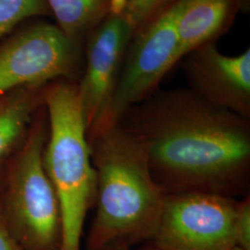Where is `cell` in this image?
Listing matches in <instances>:
<instances>
[{
  "label": "cell",
  "instance_id": "1",
  "mask_svg": "<svg viewBox=\"0 0 250 250\" xmlns=\"http://www.w3.org/2000/svg\"><path fill=\"white\" fill-rule=\"evenodd\" d=\"M119 124L142 145L165 195L250 194V119L181 87L159 90L127 109Z\"/></svg>",
  "mask_w": 250,
  "mask_h": 250
},
{
  "label": "cell",
  "instance_id": "2",
  "mask_svg": "<svg viewBox=\"0 0 250 250\" xmlns=\"http://www.w3.org/2000/svg\"><path fill=\"white\" fill-rule=\"evenodd\" d=\"M87 139L97 194L86 250H132L151 241L166 195L152 176L142 145L119 123Z\"/></svg>",
  "mask_w": 250,
  "mask_h": 250
},
{
  "label": "cell",
  "instance_id": "3",
  "mask_svg": "<svg viewBox=\"0 0 250 250\" xmlns=\"http://www.w3.org/2000/svg\"><path fill=\"white\" fill-rule=\"evenodd\" d=\"M41 99L48 118L43 162L61 206V250H81L84 221L96 202L97 177L78 83L54 81L45 85Z\"/></svg>",
  "mask_w": 250,
  "mask_h": 250
},
{
  "label": "cell",
  "instance_id": "4",
  "mask_svg": "<svg viewBox=\"0 0 250 250\" xmlns=\"http://www.w3.org/2000/svg\"><path fill=\"white\" fill-rule=\"evenodd\" d=\"M47 132L36 122L9 175L3 209L9 230L21 250H61L60 201L43 162Z\"/></svg>",
  "mask_w": 250,
  "mask_h": 250
},
{
  "label": "cell",
  "instance_id": "5",
  "mask_svg": "<svg viewBox=\"0 0 250 250\" xmlns=\"http://www.w3.org/2000/svg\"><path fill=\"white\" fill-rule=\"evenodd\" d=\"M178 7L177 0L132 37L107 109L87 135L116 125L127 109L157 93L163 78L180 62Z\"/></svg>",
  "mask_w": 250,
  "mask_h": 250
},
{
  "label": "cell",
  "instance_id": "6",
  "mask_svg": "<svg viewBox=\"0 0 250 250\" xmlns=\"http://www.w3.org/2000/svg\"><path fill=\"white\" fill-rule=\"evenodd\" d=\"M238 201L208 193L166 195L151 242L165 250H232Z\"/></svg>",
  "mask_w": 250,
  "mask_h": 250
},
{
  "label": "cell",
  "instance_id": "7",
  "mask_svg": "<svg viewBox=\"0 0 250 250\" xmlns=\"http://www.w3.org/2000/svg\"><path fill=\"white\" fill-rule=\"evenodd\" d=\"M80 45L50 23L11 38L0 49V98L20 86L36 88L81 76Z\"/></svg>",
  "mask_w": 250,
  "mask_h": 250
},
{
  "label": "cell",
  "instance_id": "8",
  "mask_svg": "<svg viewBox=\"0 0 250 250\" xmlns=\"http://www.w3.org/2000/svg\"><path fill=\"white\" fill-rule=\"evenodd\" d=\"M132 36L122 11L110 13L87 37L84 68L78 82L87 132L107 109Z\"/></svg>",
  "mask_w": 250,
  "mask_h": 250
},
{
  "label": "cell",
  "instance_id": "9",
  "mask_svg": "<svg viewBox=\"0 0 250 250\" xmlns=\"http://www.w3.org/2000/svg\"><path fill=\"white\" fill-rule=\"evenodd\" d=\"M183 60L188 88L216 107L250 120V47L240 55L228 56L210 43Z\"/></svg>",
  "mask_w": 250,
  "mask_h": 250
},
{
  "label": "cell",
  "instance_id": "10",
  "mask_svg": "<svg viewBox=\"0 0 250 250\" xmlns=\"http://www.w3.org/2000/svg\"><path fill=\"white\" fill-rule=\"evenodd\" d=\"M176 34L180 61L202 45L215 43L232 27L244 0H178Z\"/></svg>",
  "mask_w": 250,
  "mask_h": 250
},
{
  "label": "cell",
  "instance_id": "11",
  "mask_svg": "<svg viewBox=\"0 0 250 250\" xmlns=\"http://www.w3.org/2000/svg\"><path fill=\"white\" fill-rule=\"evenodd\" d=\"M57 26L80 44L112 12L125 11L126 0H45Z\"/></svg>",
  "mask_w": 250,
  "mask_h": 250
},
{
  "label": "cell",
  "instance_id": "12",
  "mask_svg": "<svg viewBox=\"0 0 250 250\" xmlns=\"http://www.w3.org/2000/svg\"><path fill=\"white\" fill-rule=\"evenodd\" d=\"M34 105V97L27 94L8 100L0 111V161L13 148L25 132Z\"/></svg>",
  "mask_w": 250,
  "mask_h": 250
},
{
  "label": "cell",
  "instance_id": "13",
  "mask_svg": "<svg viewBox=\"0 0 250 250\" xmlns=\"http://www.w3.org/2000/svg\"><path fill=\"white\" fill-rule=\"evenodd\" d=\"M50 13L45 0H0V39L20 21Z\"/></svg>",
  "mask_w": 250,
  "mask_h": 250
},
{
  "label": "cell",
  "instance_id": "14",
  "mask_svg": "<svg viewBox=\"0 0 250 250\" xmlns=\"http://www.w3.org/2000/svg\"><path fill=\"white\" fill-rule=\"evenodd\" d=\"M177 0H126L125 16L132 36L141 32L153 20L169 9ZM132 36V37H133Z\"/></svg>",
  "mask_w": 250,
  "mask_h": 250
},
{
  "label": "cell",
  "instance_id": "15",
  "mask_svg": "<svg viewBox=\"0 0 250 250\" xmlns=\"http://www.w3.org/2000/svg\"><path fill=\"white\" fill-rule=\"evenodd\" d=\"M236 246L243 250H250V195L238 201L235 220Z\"/></svg>",
  "mask_w": 250,
  "mask_h": 250
},
{
  "label": "cell",
  "instance_id": "16",
  "mask_svg": "<svg viewBox=\"0 0 250 250\" xmlns=\"http://www.w3.org/2000/svg\"><path fill=\"white\" fill-rule=\"evenodd\" d=\"M0 250H21L9 230L3 209H0Z\"/></svg>",
  "mask_w": 250,
  "mask_h": 250
},
{
  "label": "cell",
  "instance_id": "17",
  "mask_svg": "<svg viewBox=\"0 0 250 250\" xmlns=\"http://www.w3.org/2000/svg\"><path fill=\"white\" fill-rule=\"evenodd\" d=\"M136 250H162L161 248H159L158 246H156L153 242L148 241L146 243H144L142 245H140V247L137 248Z\"/></svg>",
  "mask_w": 250,
  "mask_h": 250
},
{
  "label": "cell",
  "instance_id": "18",
  "mask_svg": "<svg viewBox=\"0 0 250 250\" xmlns=\"http://www.w3.org/2000/svg\"><path fill=\"white\" fill-rule=\"evenodd\" d=\"M110 250H130L129 248H127V247H125V246H116V247H114L113 249H111Z\"/></svg>",
  "mask_w": 250,
  "mask_h": 250
},
{
  "label": "cell",
  "instance_id": "19",
  "mask_svg": "<svg viewBox=\"0 0 250 250\" xmlns=\"http://www.w3.org/2000/svg\"><path fill=\"white\" fill-rule=\"evenodd\" d=\"M7 102H8V99H0V111L3 109V107L6 106Z\"/></svg>",
  "mask_w": 250,
  "mask_h": 250
},
{
  "label": "cell",
  "instance_id": "20",
  "mask_svg": "<svg viewBox=\"0 0 250 250\" xmlns=\"http://www.w3.org/2000/svg\"><path fill=\"white\" fill-rule=\"evenodd\" d=\"M244 2H245V4L248 6V8L250 9V0H244Z\"/></svg>",
  "mask_w": 250,
  "mask_h": 250
},
{
  "label": "cell",
  "instance_id": "21",
  "mask_svg": "<svg viewBox=\"0 0 250 250\" xmlns=\"http://www.w3.org/2000/svg\"><path fill=\"white\" fill-rule=\"evenodd\" d=\"M232 250H243L240 249V248H238V247H236V248H234V249H232Z\"/></svg>",
  "mask_w": 250,
  "mask_h": 250
}]
</instances>
